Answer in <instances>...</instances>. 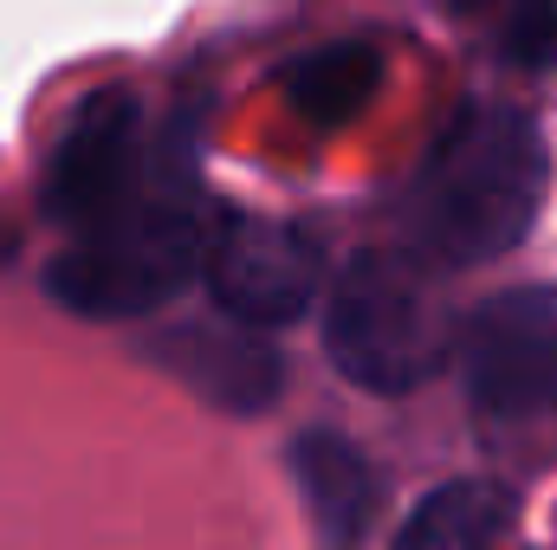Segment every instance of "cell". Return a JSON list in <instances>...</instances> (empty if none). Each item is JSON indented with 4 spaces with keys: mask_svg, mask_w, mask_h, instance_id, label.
I'll return each mask as SVG.
<instances>
[{
    "mask_svg": "<svg viewBox=\"0 0 557 550\" xmlns=\"http://www.w3.org/2000/svg\"><path fill=\"white\" fill-rule=\"evenodd\" d=\"M552 188L545 130L519 104H467L421 155L396 201V227L416 266L467 273L512 253Z\"/></svg>",
    "mask_w": 557,
    "mask_h": 550,
    "instance_id": "cell-1",
    "label": "cell"
},
{
    "mask_svg": "<svg viewBox=\"0 0 557 550\" xmlns=\"http://www.w3.org/2000/svg\"><path fill=\"white\" fill-rule=\"evenodd\" d=\"M201 247H208V208L195 201L188 175L156 162L124 208H111L46 260L39 285L52 304L91 324L156 317L201 278Z\"/></svg>",
    "mask_w": 557,
    "mask_h": 550,
    "instance_id": "cell-2",
    "label": "cell"
},
{
    "mask_svg": "<svg viewBox=\"0 0 557 550\" xmlns=\"http://www.w3.org/2000/svg\"><path fill=\"white\" fill-rule=\"evenodd\" d=\"M324 357L370 396H409L454 363V317L428 266L350 253L324 298Z\"/></svg>",
    "mask_w": 557,
    "mask_h": 550,
    "instance_id": "cell-3",
    "label": "cell"
},
{
    "mask_svg": "<svg viewBox=\"0 0 557 550\" xmlns=\"http://www.w3.org/2000/svg\"><path fill=\"white\" fill-rule=\"evenodd\" d=\"M454 370L473 414L552 421L557 414V285H506L454 324Z\"/></svg>",
    "mask_w": 557,
    "mask_h": 550,
    "instance_id": "cell-4",
    "label": "cell"
},
{
    "mask_svg": "<svg viewBox=\"0 0 557 550\" xmlns=\"http://www.w3.org/2000/svg\"><path fill=\"white\" fill-rule=\"evenodd\" d=\"M201 285L221 317H234L247 330H285L324 291V247L298 221L234 208V214L208 221Z\"/></svg>",
    "mask_w": 557,
    "mask_h": 550,
    "instance_id": "cell-5",
    "label": "cell"
},
{
    "mask_svg": "<svg viewBox=\"0 0 557 550\" xmlns=\"http://www.w3.org/2000/svg\"><path fill=\"white\" fill-rule=\"evenodd\" d=\"M149 168H156V155H149L143 98L124 85H104V91L78 98L65 130L52 137L46 175H39V208H46V221L85 234L91 221H104L111 208H124L137 195Z\"/></svg>",
    "mask_w": 557,
    "mask_h": 550,
    "instance_id": "cell-6",
    "label": "cell"
},
{
    "mask_svg": "<svg viewBox=\"0 0 557 550\" xmlns=\"http://www.w3.org/2000/svg\"><path fill=\"white\" fill-rule=\"evenodd\" d=\"M149 357L221 414H267L285 389V357L267 343V330H247L221 311L162 324L149 337Z\"/></svg>",
    "mask_w": 557,
    "mask_h": 550,
    "instance_id": "cell-7",
    "label": "cell"
},
{
    "mask_svg": "<svg viewBox=\"0 0 557 550\" xmlns=\"http://www.w3.org/2000/svg\"><path fill=\"white\" fill-rule=\"evenodd\" d=\"M285 466H292V486H298V499H305V512L318 518L324 538L350 545L357 532H370V518L383 505V473L370 466V453L350 434L305 427L285 447Z\"/></svg>",
    "mask_w": 557,
    "mask_h": 550,
    "instance_id": "cell-8",
    "label": "cell"
},
{
    "mask_svg": "<svg viewBox=\"0 0 557 550\" xmlns=\"http://www.w3.org/2000/svg\"><path fill=\"white\" fill-rule=\"evenodd\" d=\"M519 518V499L493 479H447L421 492L416 512L396 525L389 550H499Z\"/></svg>",
    "mask_w": 557,
    "mask_h": 550,
    "instance_id": "cell-9",
    "label": "cell"
},
{
    "mask_svg": "<svg viewBox=\"0 0 557 550\" xmlns=\"http://www.w3.org/2000/svg\"><path fill=\"white\" fill-rule=\"evenodd\" d=\"M376 78H383V46L331 39V46H311L305 59L285 65V98L311 124H344V117H357L370 104Z\"/></svg>",
    "mask_w": 557,
    "mask_h": 550,
    "instance_id": "cell-10",
    "label": "cell"
},
{
    "mask_svg": "<svg viewBox=\"0 0 557 550\" xmlns=\"http://www.w3.org/2000/svg\"><path fill=\"white\" fill-rule=\"evenodd\" d=\"M499 52L519 72H552L557 65V0H506Z\"/></svg>",
    "mask_w": 557,
    "mask_h": 550,
    "instance_id": "cell-11",
    "label": "cell"
},
{
    "mask_svg": "<svg viewBox=\"0 0 557 550\" xmlns=\"http://www.w3.org/2000/svg\"><path fill=\"white\" fill-rule=\"evenodd\" d=\"M13 253H20V234H13V221H7V214H0V266H7V260H13Z\"/></svg>",
    "mask_w": 557,
    "mask_h": 550,
    "instance_id": "cell-12",
    "label": "cell"
},
{
    "mask_svg": "<svg viewBox=\"0 0 557 550\" xmlns=\"http://www.w3.org/2000/svg\"><path fill=\"white\" fill-rule=\"evenodd\" d=\"M454 7H460V13H473V7H486V0H454Z\"/></svg>",
    "mask_w": 557,
    "mask_h": 550,
    "instance_id": "cell-13",
    "label": "cell"
}]
</instances>
